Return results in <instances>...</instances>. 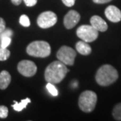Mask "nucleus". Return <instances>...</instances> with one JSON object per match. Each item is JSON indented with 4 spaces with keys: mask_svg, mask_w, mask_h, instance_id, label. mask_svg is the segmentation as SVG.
I'll use <instances>...</instances> for the list:
<instances>
[{
    "mask_svg": "<svg viewBox=\"0 0 121 121\" xmlns=\"http://www.w3.org/2000/svg\"><path fill=\"white\" fill-rule=\"evenodd\" d=\"M69 69L60 60H55L47 67L44 71V79L47 82L57 84L63 80Z\"/></svg>",
    "mask_w": 121,
    "mask_h": 121,
    "instance_id": "f257e3e1",
    "label": "nucleus"
},
{
    "mask_svg": "<svg viewBox=\"0 0 121 121\" xmlns=\"http://www.w3.org/2000/svg\"><path fill=\"white\" fill-rule=\"evenodd\" d=\"M95 81L101 86H108L115 82L118 78L117 70L110 65H102L95 74Z\"/></svg>",
    "mask_w": 121,
    "mask_h": 121,
    "instance_id": "f03ea898",
    "label": "nucleus"
},
{
    "mask_svg": "<svg viewBox=\"0 0 121 121\" xmlns=\"http://www.w3.org/2000/svg\"><path fill=\"white\" fill-rule=\"evenodd\" d=\"M51 48L46 41L36 40L30 43L26 48V52L30 56L45 58L50 55Z\"/></svg>",
    "mask_w": 121,
    "mask_h": 121,
    "instance_id": "7ed1b4c3",
    "label": "nucleus"
},
{
    "mask_svg": "<svg viewBox=\"0 0 121 121\" xmlns=\"http://www.w3.org/2000/svg\"><path fill=\"white\" fill-rule=\"evenodd\" d=\"M97 99V95L94 91L91 90L84 91L79 95L78 100L79 107L84 112H91L95 108Z\"/></svg>",
    "mask_w": 121,
    "mask_h": 121,
    "instance_id": "20e7f679",
    "label": "nucleus"
},
{
    "mask_svg": "<svg viewBox=\"0 0 121 121\" xmlns=\"http://www.w3.org/2000/svg\"><path fill=\"white\" fill-rule=\"evenodd\" d=\"M78 38L86 43H91L98 37L99 32L91 25H82L76 31Z\"/></svg>",
    "mask_w": 121,
    "mask_h": 121,
    "instance_id": "39448f33",
    "label": "nucleus"
},
{
    "mask_svg": "<svg viewBox=\"0 0 121 121\" xmlns=\"http://www.w3.org/2000/svg\"><path fill=\"white\" fill-rule=\"evenodd\" d=\"M76 52L73 48L67 46H62L56 52V58L65 65H73L76 57Z\"/></svg>",
    "mask_w": 121,
    "mask_h": 121,
    "instance_id": "423d86ee",
    "label": "nucleus"
},
{
    "mask_svg": "<svg viewBox=\"0 0 121 121\" xmlns=\"http://www.w3.org/2000/svg\"><path fill=\"white\" fill-rule=\"evenodd\" d=\"M57 22V16L51 11L41 13L37 18V24L41 28H48L53 26Z\"/></svg>",
    "mask_w": 121,
    "mask_h": 121,
    "instance_id": "0eeeda50",
    "label": "nucleus"
},
{
    "mask_svg": "<svg viewBox=\"0 0 121 121\" xmlns=\"http://www.w3.org/2000/svg\"><path fill=\"white\" fill-rule=\"evenodd\" d=\"M17 71L23 76L30 78L36 74L37 67L32 60H22L17 64Z\"/></svg>",
    "mask_w": 121,
    "mask_h": 121,
    "instance_id": "6e6552de",
    "label": "nucleus"
},
{
    "mask_svg": "<svg viewBox=\"0 0 121 121\" xmlns=\"http://www.w3.org/2000/svg\"><path fill=\"white\" fill-rule=\"evenodd\" d=\"M80 14L75 10H70L66 14L63 19V24L67 29H71L78 24L80 20Z\"/></svg>",
    "mask_w": 121,
    "mask_h": 121,
    "instance_id": "1a4fd4ad",
    "label": "nucleus"
},
{
    "mask_svg": "<svg viewBox=\"0 0 121 121\" xmlns=\"http://www.w3.org/2000/svg\"><path fill=\"white\" fill-rule=\"evenodd\" d=\"M105 16L110 22H118L121 20V11L115 5H109L105 9Z\"/></svg>",
    "mask_w": 121,
    "mask_h": 121,
    "instance_id": "9d476101",
    "label": "nucleus"
},
{
    "mask_svg": "<svg viewBox=\"0 0 121 121\" xmlns=\"http://www.w3.org/2000/svg\"><path fill=\"white\" fill-rule=\"evenodd\" d=\"M90 24L98 32H105L108 29V24L99 16H93L90 19Z\"/></svg>",
    "mask_w": 121,
    "mask_h": 121,
    "instance_id": "9b49d317",
    "label": "nucleus"
},
{
    "mask_svg": "<svg viewBox=\"0 0 121 121\" xmlns=\"http://www.w3.org/2000/svg\"><path fill=\"white\" fill-rule=\"evenodd\" d=\"M75 48L77 51L82 55H89L91 52V48L90 44L83 40L78 41L76 43Z\"/></svg>",
    "mask_w": 121,
    "mask_h": 121,
    "instance_id": "f8f14e48",
    "label": "nucleus"
},
{
    "mask_svg": "<svg viewBox=\"0 0 121 121\" xmlns=\"http://www.w3.org/2000/svg\"><path fill=\"white\" fill-rule=\"evenodd\" d=\"M12 78L8 71L4 70L0 73V89L5 90L11 82Z\"/></svg>",
    "mask_w": 121,
    "mask_h": 121,
    "instance_id": "ddd939ff",
    "label": "nucleus"
},
{
    "mask_svg": "<svg viewBox=\"0 0 121 121\" xmlns=\"http://www.w3.org/2000/svg\"><path fill=\"white\" fill-rule=\"evenodd\" d=\"M14 102H15V104L12 105L13 110L17 112H21L22 110L26 108L28 104L31 102V100L30 98H27L26 99H22L20 102H17L16 101H14Z\"/></svg>",
    "mask_w": 121,
    "mask_h": 121,
    "instance_id": "4468645a",
    "label": "nucleus"
},
{
    "mask_svg": "<svg viewBox=\"0 0 121 121\" xmlns=\"http://www.w3.org/2000/svg\"><path fill=\"white\" fill-rule=\"evenodd\" d=\"M112 116L117 121H121V103L117 104L112 110Z\"/></svg>",
    "mask_w": 121,
    "mask_h": 121,
    "instance_id": "2eb2a0df",
    "label": "nucleus"
},
{
    "mask_svg": "<svg viewBox=\"0 0 121 121\" xmlns=\"http://www.w3.org/2000/svg\"><path fill=\"white\" fill-rule=\"evenodd\" d=\"M10 56V51L6 48L0 47V60H6Z\"/></svg>",
    "mask_w": 121,
    "mask_h": 121,
    "instance_id": "dca6fc26",
    "label": "nucleus"
},
{
    "mask_svg": "<svg viewBox=\"0 0 121 121\" xmlns=\"http://www.w3.org/2000/svg\"><path fill=\"white\" fill-rule=\"evenodd\" d=\"M46 87L47 89V90L48 91V92L53 96H57L59 93H58V90L56 88V87L54 86L53 83H51L48 82V83L46 86Z\"/></svg>",
    "mask_w": 121,
    "mask_h": 121,
    "instance_id": "f3484780",
    "label": "nucleus"
},
{
    "mask_svg": "<svg viewBox=\"0 0 121 121\" xmlns=\"http://www.w3.org/2000/svg\"><path fill=\"white\" fill-rule=\"evenodd\" d=\"M19 22L24 27H29L30 26V19L25 14H23L20 16V20H19Z\"/></svg>",
    "mask_w": 121,
    "mask_h": 121,
    "instance_id": "a211bd4d",
    "label": "nucleus"
},
{
    "mask_svg": "<svg viewBox=\"0 0 121 121\" xmlns=\"http://www.w3.org/2000/svg\"><path fill=\"white\" fill-rule=\"evenodd\" d=\"M11 42H12L11 37H8V36L3 37V38L1 39V44H0V46H1V47L2 48H7L10 44Z\"/></svg>",
    "mask_w": 121,
    "mask_h": 121,
    "instance_id": "6ab92c4d",
    "label": "nucleus"
},
{
    "mask_svg": "<svg viewBox=\"0 0 121 121\" xmlns=\"http://www.w3.org/2000/svg\"><path fill=\"white\" fill-rule=\"evenodd\" d=\"M8 116V108L5 106H0V118H5Z\"/></svg>",
    "mask_w": 121,
    "mask_h": 121,
    "instance_id": "aec40b11",
    "label": "nucleus"
},
{
    "mask_svg": "<svg viewBox=\"0 0 121 121\" xmlns=\"http://www.w3.org/2000/svg\"><path fill=\"white\" fill-rule=\"evenodd\" d=\"M12 35H13V31L11 29H5L2 32L0 33V39L3 37H6V36L12 37Z\"/></svg>",
    "mask_w": 121,
    "mask_h": 121,
    "instance_id": "412c9836",
    "label": "nucleus"
},
{
    "mask_svg": "<svg viewBox=\"0 0 121 121\" xmlns=\"http://www.w3.org/2000/svg\"><path fill=\"white\" fill-rule=\"evenodd\" d=\"M24 4L28 7H32L37 3V0H23Z\"/></svg>",
    "mask_w": 121,
    "mask_h": 121,
    "instance_id": "4be33fe9",
    "label": "nucleus"
},
{
    "mask_svg": "<svg viewBox=\"0 0 121 121\" xmlns=\"http://www.w3.org/2000/svg\"><path fill=\"white\" fill-rule=\"evenodd\" d=\"M62 2L67 7H72L75 4V0H62Z\"/></svg>",
    "mask_w": 121,
    "mask_h": 121,
    "instance_id": "5701e85b",
    "label": "nucleus"
},
{
    "mask_svg": "<svg viewBox=\"0 0 121 121\" xmlns=\"http://www.w3.org/2000/svg\"><path fill=\"white\" fill-rule=\"evenodd\" d=\"M5 29V22L2 17H0V33L2 32Z\"/></svg>",
    "mask_w": 121,
    "mask_h": 121,
    "instance_id": "b1692460",
    "label": "nucleus"
},
{
    "mask_svg": "<svg viewBox=\"0 0 121 121\" xmlns=\"http://www.w3.org/2000/svg\"><path fill=\"white\" fill-rule=\"evenodd\" d=\"M94 3L98 4H106L110 1H111L112 0H92Z\"/></svg>",
    "mask_w": 121,
    "mask_h": 121,
    "instance_id": "393cba45",
    "label": "nucleus"
},
{
    "mask_svg": "<svg viewBox=\"0 0 121 121\" xmlns=\"http://www.w3.org/2000/svg\"><path fill=\"white\" fill-rule=\"evenodd\" d=\"M11 1H12V3L15 5H19L22 1V0H11Z\"/></svg>",
    "mask_w": 121,
    "mask_h": 121,
    "instance_id": "a878e982",
    "label": "nucleus"
}]
</instances>
